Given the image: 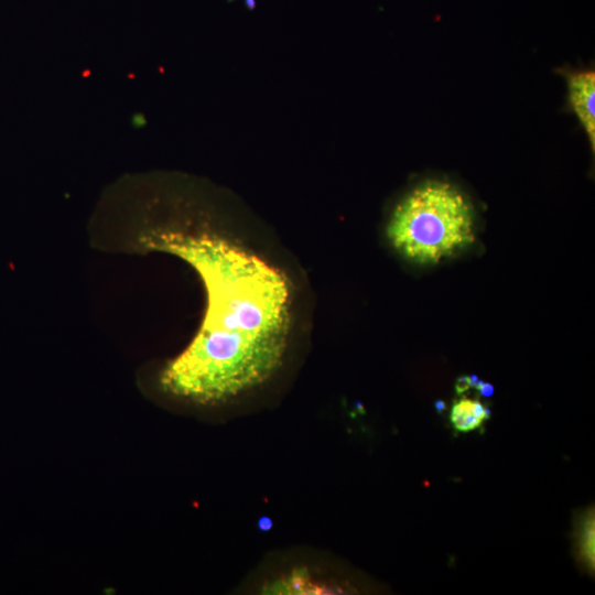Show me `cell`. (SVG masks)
Listing matches in <instances>:
<instances>
[{
	"mask_svg": "<svg viewBox=\"0 0 595 595\" xmlns=\"http://www.w3.org/2000/svg\"><path fill=\"white\" fill-rule=\"evenodd\" d=\"M246 2L251 9L255 7V0H246Z\"/></svg>",
	"mask_w": 595,
	"mask_h": 595,
	"instance_id": "obj_10",
	"label": "cell"
},
{
	"mask_svg": "<svg viewBox=\"0 0 595 595\" xmlns=\"http://www.w3.org/2000/svg\"><path fill=\"white\" fill-rule=\"evenodd\" d=\"M271 526H272V521L270 519L263 518L260 520V528L262 530H268L271 528Z\"/></svg>",
	"mask_w": 595,
	"mask_h": 595,
	"instance_id": "obj_9",
	"label": "cell"
},
{
	"mask_svg": "<svg viewBox=\"0 0 595 595\" xmlns=\"http://www.w3.org/2000/svg\"><path fill=\"white\" fill-rule=\"evenodd\" d=\"M470 387H472V385H470V377L469 376H462L456 380L455 390H456L457 394H463Z\"/></svg>",
	"mask_w": 595,
	"mask_h": 595,
	"instance_id": "obj_7",
	"label": "cell"
},
{
	"mask_svg": "<svg viewBox=\"0 0 595 595\" xmlns=\"http://www.w3.org/2000/svg\"><path fill=\"white\" fill-rule=\"evenodd\" d=\"M476 389L479 391V393L484 397H490L494 393V386L487 382H483L479 380Z\"/></svg>",
	"mask_w": 595,
	"mask_h": 595,
	"instance_id": "obj_8",
	"label": "cell"
},
{
	"mask_svg": "<svg viewBox=\"0 0 595 595\" xmlns=\"http://www.w3.org/2000/svg\"><path fill=\"white\" fill-rule=\"evenodd\" d=\"M141 246L192 266L206 292L202 325L162 371L165 391L201 403L220 402L262 383L280 367L291 322L283 272L209 229L155 228Z\"/></svg>",
	"mask_w": 595,
	"mask_h": 595,
	"instance_id": "obj_1",
	"label": "cell"
},
{
	"mask_svg": "<svg viewBox=\"0 0 595 595\" xmlns=\"http://www.w3.org/2000/svg\"><path fill=\"white\" fill-rule=\"evenodd\" d=\"M474 210L455 186L426 181L394 207L387 225L391 246L408 261L435 264L475 241Z\"/></svg>",
	"mask_w": 595,
	"mask_h": 595,
	"instance_id": "obj_2",
	"label": "cell"
},
{
	"mask_svg": "<svg viewBox=\"0 0 595 595\" xmlns=\"http://www.w3.org/2000/svg\"><path fill=\"white\" fill-rule=\"evenodd\" d=\"M569 99L595 148V73L584 71L569 76Z\"/></svg>",
	"mask_w": 595,
	"mask_h": 595,
	"instance_id": "obj_3",
	"label": "cell"
},
{
	"mask_svg": "<svg viewBox=\"0 0 595 595\" xmlns=\"http://www.w3.org/2000/svg\"><path fill=\"white\" fill-rule=\"evenodd\" d=\"M278 593L290 594H318L332 591V587H326L324 584L314 581L306 572L296 571L288 576L283 582H278L273 588Z\"/></svg>",
	"mask_w": 595,
	"mask_h": 595,
	"instance_id": "obj_5",
	"label": "cell"
},
{
	"mask_svg": "<svg viewBox=\"0 0 595 595\" xmlns=\"http://www.w3.org/2000/svg\"><path fill=\"white\" fill-rule=\"evenodd\" d=\"M580 531V554L588 570H594V512H587Z\"/></svg>",
	"mask_w": 595,
	"mask_h": 595,
	"instance_id": "obj_6",
	"label": "cell"
},
{
	"mask_svg": "<svg viewBox=\"0 0 595 595\" xmlns=\"http://www.w3.org/2000/svg\"><path fill=\"white\" fill-rule=\"evenodd\" d=\"M490 418V410L478 399L462 397L450 412V421L455 431L468 433L479 429Z\"/></svg>",
	"mask_w": 595,
	"mask_h": 595,
	"instance_id": "obj_4",
	"label": "cell"
}]
</instances>
